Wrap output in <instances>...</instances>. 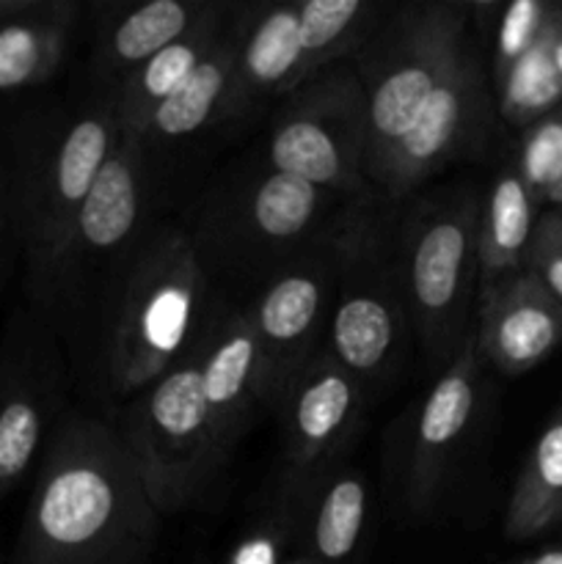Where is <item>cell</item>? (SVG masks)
Instances as JSON below:
<instances>
[{
	"instance_id": "6da1fadb",
	"label": "cell",
	"mask_w": 562,
	"mask_h": 564,
	"mask_svg": "<svg viewBox=\"0 0 562 564\" xmlns=\"http://www.w3.org/2000/svg\"><path fill=\"white\" fill-rule=\"evenodd\" d=\"M158 516L121 435L69 416L47 438L14 564H147Z\"/></svg>"
},
{
	"instance_id": "7a4b0ae2",
	"label": "cell",
	"mask_w": 562,
	"mask_h": 564,
	"mask_svg": "<svg viewBox=\"0 0 562 564\" xmlns=\"http://www.w3.org/2000/svg\"><path fill=\"white\" fill-rule=\"evenodd\" d=\"M119 138L116 97L64 127L39 132L22 149L9 182L11 231L17 235L36 290L58 281L75 218Z\"/></svg>"
},
{
	"instance_id": "3957f363",
	"label": "cell",
	"mask_w": 562,
	"mask_h": 564,
	"mask_svg": "<svg viewBox=\"0 0 562 564\" xmlns=\"http://www.w3.org/2000/svg\"><path fill=\"white\" fill-rule=\"evenodd\" d=\"M468 6L430 3L386 22L358 55L367 102L364 182L400 143L435 88L468 50Z\"/></svg>"
},
{
	"instance_id": "277c9868",
	"label": "cell",
	"mask_w": 562,
	"mask_h": 564,
	"mask_svg": "<svg viewBox=\"0 0 562 564\" xmlns=\"http://www.w3.org/2000/svg\"><path fill=\"white\" fill-rule=\"evenodd\" d=\"M204 273L193 242L169 235L130 273L110 334V380L119 394H138L191 356L198 334Z\"/></svg>"
},
{
	"instance_id": "5b68a950",
	"label": "cell",
	"mask_w": 562,
	"mask_h": 564,
	"mask_svg": "<svg viewBox=\"0 0 562 564\" xmlns=\"http://www.w3.org/2000/svg\"><path fill=\"white\" fill-rule=\"evenodd\" d=\"M483 202L455 196L424 204L402 231L400 275L408 319L430 361L450 364L466 345L468 306L479 279Z\"/></svg>"
},
{
	"instance_id": "8992f818",
	"label": "cell",
	"mask_w": 562,
	"mask_h": 564,
	"mask_svg": "<svg viewBox=\"0 0 562 564\" xmlns=\"http://www.w3.org/2000/svg\"><path fill=\"white\" fill-rule=\"evenodd\" d=\"M331 251L336 275L325 352L367 389L389 378L402 358L411 323L402 275L386 259L369 215H350L331 237Z\"/></svg>"
},
{
	"instance_id": "52a82bcc",
	"label": "cell",
	"mask_w": 562,
	"mask_h": 564,
	"mask_svg": "<svg viewBox=\"0 0 562 564\" xmlns=\"http://www.w3.org/2000/svg\"><path fill=\"white\" fill-rule=\"evenodd\" d=\"M119 435L158 512L182 510L207 488L224 455L202 394L198 347L132 397Z\"/></svg>"
},
{
	"instance_id": "ba28073f",
	"label": "cell",
	"mask_w": 562,
	"mask_h": 564,
	"mask_svg": "<svg viewBox=\"0 0 562 564\" xmlns=\"http://www.w3.org/2000/svg\"><path fill=\"white\" fill-rule=\"evenodd\" d=\"M372 11L361 0H306L259 11L235 39V83L226 110L262 94L298 91L320 66L356 47Z\"/></svg>"
},
{
	"instance_id": "9c48e42d",
	"label": "cell",
	"mask_w": 562,
	"mask_h": 564,
	"mask_svg": "<svg viewBox=\"0 0 562 564\" xmlns=\"http://www.w3.org/2000/svg\"><path fill=\"white\" fill-rule=\"evenodd\" d=\"M367 102L356 72L334 69L290 94L270 127V169L328 193L364 191Z\"/></svg>"
},
{
	"instance_id": "30bf717a",
	"label": "cell",
	"mask_w": 562,
	"mask_h": 564,
	"mask_svg": "<svg viewBox=\"0 0 562 564\" xmlns=\"http://www.w3.org/2000/svg\"><path fill=\"white\" fill-rule=\"evenodd\" d=\"M485 121L488 88L477 53L468 47L428 105L419 110L400 143L367 176V185H378L389 198L406 196L430 171L441 169L463 149L477 143L485 132Z\"/></svg>"
},
{
	"instance_id": "8fae6325",
	"label": "cell",
	"mask_w": 562,
	"mask_h": 564,
	"mask_svg": "<svg viewBox=\"0 0 562 564\" xmlns=\"http://www.w3.org/2000/svg\"><path fill=\"white\" fill-rule=\"evenodd\" d=\"M334 275V251L328 248L325 257L306 259L270 281L251 308L264 361L262 400H279L287 383L314 356L320 334L328 325Z\"/></svg>"
},
{
	"instance_id": "7c38bea8",
	"label": "cell",
	"mask_w": 562,
	"mask_h": 564,
	"mask_svg": "<svg viewBox=\"0 0 562 564\" xmlns=\"http://www.w3.org/2000/svg\"><path fill=\"white\" fill-rule=\"evenodd\" d=\"M477 336H468L441 378L430 386L413 419L411 449L406 463L408 507L417 516L433 510L444 490L463 441L468 438L479 405Z\"/></svg>"
},
{
	"instance_id": "4fadbf2b",
	"label": "cell",
	"mask_w": 562,
	"mask_h": 564,
	"mask_svg": "<svg viewBox=\"0 0 562 564\" xmlns=\"http://www.w3.org/2000/svg\"><path fill=\"white\" fill-rule=\"evenodd\" d=\"M367 389L334 361L314 352L279 397L284 411L287 463L295 485H306L356 430Z\"/></svg>"
},
{
	"instance_id": "5bb4252c",
	"label": "cell",
	"mask_w": 562,
	"mask_h": 564,
	"mask_svg": "<svg viewBox=\"0 0 562 564\" xmlns=\"http://www.w3.org/2000/svg\"><path fill=\"white\" fill-rule=\"evenodd\" d=\"M477 350L501 375H523L562 345V306L527 268L483 290Z\"/></svg>"
},
{
	"instance_id": "9a60e30c",
	"label": "cell",
	"mask_w": 562,
	"mask_h": 564,
	"mask_svg": "<svg viewBox=\"0 0 562 564\" xmlns=\"http://www.w3.org/2000/svg\"><path fill=\"white\" fill-rule=\"evenodd\" d=\"M202 394L220 455L231 449L253 402L262 400L264 361L251 312L229 314L198 345Z\"/></svg>"
},
{
	"instance_id": "2e32d148",
	"label": "cell",
	"mask_w": 562,
	"mask_h": 564,
	"mask_svg": "<svg viewBox=\"0 0 562 564\" xmlns=\"http://www.w3.org/2000/svg\"><path fill=\"white\" fill-rule=\"evenodd\" d=\"M143 138L119 127L114 149L99 169L86 202L75 218L69 246H66L61 275L86 253H102L127 240L141 215L143 193ZM58 275V279H61Z\"/></svg>"
},
{
	"instance_id": "e0dca14e",
	"label": "cell",
	"mask_w": 562,
	"mask_h": 564,
	"mask_svg": "<svg viewBox=\"0 0 562 564\" xmlns=\"http://www.w3.org/2000/svg\"><path fill=\"white\" fill-rule=\"evenodd\" d=\"M58 397L50 375L25 352L0 356V505L36 463L53 433Z\"/></svg>"
},
{
	"instance_id": "ac0fdd59",
	"label": "cell",
	"mask_w": 562,
	"mask_h": 564,
	"mask_svg": "<svg viewBox=\"0 0 562 564\" xmlns=\"http://www.w3.org/2000/svg\"><path fill=\"white\" fill-rule=\"evenodd\" d=\"M75 14L69 0H0V94L25 91L58 69Z\"/></svg>"
},
{
	"instance_id": "d6986e66",
	"label": "cell",
	"mask_w": 562,
	"mask_h": 564,
	"mask_svg": "<svg viewBox=\"0 0 562 564\" xmlns=\"http://www.w3.org/2000/svg\"><path fill=\"white\" fill-rule=\"evenodd\" d=\"M369 485L358 471L331 474L295 507L301 556L314 564H356L369 529Z\"/></svg>"
},
{
	"instance_id": "ffe728a7",
	"label": "cell",
	"mask_w": 562,
	"mask_h": 564,
	"mask_svg": "<svg viewBox=\"0 0 562 564\" xmlns=\"http://www.w3.org/2000/svg\"><path fill=\"white\" fill-rule=\"evenodd\" d=\"M220 28H224L220 9L207 3L204 14L198 17V22L185 36H180L174 44L160 50L147 64L127 75L125 86L116 94V116H119L121 130L138 138L143 135V127H147L152 110L160 102H165L196 72V66L209 55V50L220 42V36H224Z\"/></svg>"
},
{
	"instance_id": "44dd1931",
	"label": "cell",
	"mask_w": 562,
	"mask_h": 564,
	"mask_svg": "<svg viewBox=\"0 0 562 564\" xmlns=\"http://www.w3.org/2000/svg\"><path fill=\"white\" fill-rule=\"evenodd\" d=\"M534 226H538V198L529 191L518 169H505L496 176L483 204V215H479V286L483 290L523 268Z\"/></svg>"
},
{
	"instance_id": "7402d4cb",
	"label": "cell",
	"mask_w": 562,
	"mask_h": 564,
	"mask_svg": "<svg viewBox=\"0 0 562 564\" xmlns=\"http://www.w3.org/2000/svg\"><path fill=\"white\" fill-rule=\"evenodd\" d=\"M562 521V405L523 460L507 505L510 540H532Z\"/></svg>"
},
{
	"instance_id": "603a6c76",
	"label": "cell",
	"mask_w": 562,
	"mask_h": 564,
	"mask_svg": "<svg viewBox=\"0 0 562 564\" xmlns=\"http://www.w3.org/2000/svg\"><path fill=\"white\" fill-rule=\"evenodd\" d=\"M235 61L237 42L220 36V42L209 50L196 72L152 110L141 138H185L202 130L213 119L215 110L226 108L231 83H235Z\"/></svg>"
},
{
	"instance_id": "cb8c5ba5",
	"label": "cell",
	"mask_w": 562,
	"mask_h": 564,
	"mask_svg": "<svg viewBox=\"0 0 562 564\" xmlns=\"http://www.w3.org/2000/svg\"><path fill=\"white\" fill-rule=\"evenodd\" d=\"M334 193L303 182L292 174L270 169L259 185H253L248 196L246 215L248 229L270 246L301 240L314 229L323 213L328 209Z\"/></svg>"
},
{
	"instance_id": "d4e9b609",
	"label": "cell",
	"mask_w": 562,
	"mask_h": 564,
	"mask_svg": "<svg viewBox=\"0 0 562 564\" xmlns=\"http://www.w3.org/2000/svg\"><path fill=\"white\" fill-rule=\"evenodd\" d=\"M207 3H187V0H149L138 9L127 11L110 31L105 53L116 69L127 75L138 66L147 64L152 55L185 36L198 17L204 14Z\"/></svg>"
},
{
	"instance_id": "484cf974",
	"label": "cell",
	"mask_w": 562,
	"mask_h": 564,
	"mask_svg": "<svg viewBox=\"0 0 562 564\" xmlns=\"http://www.w3.org/2000/svg\"><path fill=\"white\" fill-rule=\"evenodd\" d=\"M518 174L529 185L538 202H545L562 182V110L534 121L523 135Z\"/></svg>"
},
{
	"instance_id": "4316f807",
	"label": "cell",
	"mask_w": 562,
	"mask_h": 564,
	"mask_svg": "<svg viewBox=\"0 0 562 564\" xmlns=\"http://www.w3.org/2000/svg\"><path fill=\"white\" fill-rule=\"evenodd\" d=\"M523 268L538 275L540 284L562 306V209L538 218L527 257H523Z\"/></svg>"
},
{
	"instance_id": "83f0119b",
	"label": "cell",
	"mask_w": 562,
	"mask_h": 564,
	"mask_svg": "<svg viewBox=\"0 0 562 564\" xmlns=\"http://www.w3.org/2000/svg\"><path fill=\"white\" fill-rule=\"evenodd\" d=\"M295 540V510L290 516H281L279 523L262 527L251 538L242 540L231 554L229 564H284L287 545Z\"/></svg>"
},
{
	"instance_id": "f1b7e54d",
	"label": "cell",
	"mask_w": 562,
	"mask_h": 564,
	"mask_svg": "<svg viewBox=\"0 0 562 564\" xmlns=\"http://www.w3.org/2000/svg\"><path fill=\"white\" fill-rule=\"evenodd\" d=\"M11 231V215H9V182H6L3 171H0V273H3V253L6 240Z\"/></svg>"
},
{
	"instance_id": "f546056e",
	"label": "cell",
	"mask_w": 562,
	"mask_h": 564,
	"mask_svg": "<svg viewBox=\"0 0 562 564\" xmlns=\"http://www.w3.org/2000/svg\"><path fill=\"white\" fill-rule=\"evenodd\" d=\"M516 564H562V549L540 551V554L523 556V560H518Z\"/></svg>"
},
{
	"instance_id": "4dcf8cb0",
	"label": "cell",
	"mask_w": 562,
	"mask_h": 564,
	"mask_svg": "<svg viewBox=\"0 0 562 564\" xmlns=\"http://www.w3.org/2000/svg\"><path fill=\"white\" fill-rule=\"evenodd\" d=\"M545 202H554L556 209H562V182L549 193V196H545Z\"/></svg>"
},
{
	"instance_id": "1f68e13d",
	"label": "cell",
	"mask_w": 562,
	"mask_h": 564,
	"mask_svg": "<svg viewBox=\"0 0 562 564\" xmlns=\"http://www.w3.org/2000/svg\"><path fill=\"white\" fill-rule=\"evenodd\" d=\"M284 564H314V562H309L306 556H301V554H298V556H290V560H287Z\"/></svg>"
}]
</instances>
